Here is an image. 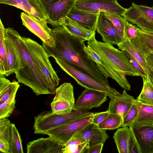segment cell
<instances>
[{"mask_svg": "<svg viewBox=\"0 0 153 153\" xmlns=\"http://www.w3.org/2000/svg\"><path fill=\"white\" fill-rule=\"evenodd\" d=\"M7 60L8 65V72L7 76L15 73L17 69L16 57L12 45L7 37L5 35Z\"/></svg>", "mask_w": 153, "mask_h": 153, "instance_id": "31", "label": "cell"}, {"mask_svg": "<svg viewBox=\"0 0 153 153\" xmlns=\"http://www.w3.org/2000/svg\"><path fill=\"white\" fill-rule=\"evenodd\" d=\"M108 138L106 130L99 128L92 122L77 132L71 139L88 141L90 146L100 143H104Z\"/></svg>", "mask_w": 153, "mask_h": 153, "instance_id": "19", "label": "cell"}, {"mask_svg": "<svg viewBox=\"0 0 153 153\" xmlns=\"http://www.w3.org/2000/svg\"><path fill=\"white\" fill-rule=\"evenodd\" d=\"M0 27V75L7 76L9 69L5 41V28L1 19Z\"/></svg>", "mask_w": 153, "mask_h": 153, "instance_id": "25", "label": "cell"}, {"mask_svg": "<svg viewBox=\"0 0 153 153\" xmlns=\"http://www.w3.org/2000/svg\"><path fill=\"white\" fill-rule=\"evenodd\" d=\"M148 76L153 85V70L147 66Z\"/></svg>", "mask_w": 153, "mask_h": 153, "instance_id": "43", "label": "cell"}, {"mask_svg": "<svg viewBox=\"0 0 153 153\" xmlns=\"http://www.w3.org/2000/svg\"><path fill=\"white\" fill-rule=\"evenodd\" d=\"M79 10L97 13L101 12L122 16L126 9L117 0H84L76 1L74 6Z\"/></svg>", "mask_w": 153, "mask_h": 153, "instance_id": "11", "label": "cell"}, {"mask_svg": "<svg viewBox=\"0 0 153 153\" xmlns=\"http://www.w3.org/2000/svg\"><path fill=\"white\" fill-rule=\"evenodd\" d=\"M129 127L137 140L140 153H153V124L134 122Z\"/></svg>", "mask_w": 153, "mask_h": 153, "instance_id": "15", "label": "cell"}, {"mask_svg": "<svg viewBox=\"0 0 153 153\" xmlns=\"http://www.w3.org/2000/svg\"><path fill=\"white\" fill-rule=\"evenodd\" d=\"M97 113L83 117L50 130L44 134L64 145L77 132L92 122Z\"/></svg>", "mask_w": 153, "mask_h": 153, "instance_id": "8", "label": "cell"}, {"mask_svg": "<svg viewBox=\"0 0 153 153\" xmlns=\"http://www.w3.org/2000/svg\"><path fill=\"white\" fill-rule=\"evenodd\" d=\"M146 31L148 34H149L150 36H151L153 39V32L147 31Z\"/></svg>", "mask_w": 153, "mask_h": 153, "instance_id": "44", "label": "cell"}, {"mask_svg": "<svg viewBox=\"0 0 153 153\" xmlns=\"http://www.w3.org/2000/svg\"><path fill=\"white\" fill-rule=\"evenodd\" d=\"M65 147L49 137L40 138L30 141L27 144V153H62Z\"/></svg>", "mask_w": 153, "mask_h": 153, "instance_id": "18", "label": "cell"}, {"mask_svg": "<svg viewBox=\"0 0 153 153\" xmlns=\"http://www.w3.org/2000/svg\"><path fill=\"white\" fill-rule=\"evenodd\" d=\"M10 145L11 153H24L20 136L15 125L13 123H11Z\"/></svg>", "mask_w": 153, "mask_h": 153, "instance_id": "32", "label": "cell"}, {"mask_svg": "<svg viewBox=\"0 0 153 153\" xmlns=\"http://www.w3.org/2000/svg\"><path fill=\"white\" fill-rule=\"evenodd\" d=\"M123 121V117L120 115L110 113L97 127L105 130L115 129L121 126Z\"/></svg>", "mask_w": 153, "mask_h": 153, "instance_id": "29", "label": "cell"}, {"mask_svg": "<svg viewBox=\"0 0 153 153\" xmlns=\"http://www.w3.org/2000/svg\"><path fill=\"white\" fill-rule=\"evenodd\" d=\"M21 18L22 25L42 42L52 46H54L51 35L52 29L48 26L47 20L38 18L25 12L21 13Z\"/></svg>", "mask_w": 153, "mask_h": 153, "instance_id": "12", "label": "cell"}, {"mask_svg": "<svg viewBox=\"0 0 153 153\" xmlns=\"http://www.w3.org/2000/svg\"><path fill=\"white\" fill-rule=\"evenodd\" d=\"M107 97L102 92L85 88L77 99L73 109L88 110L99 107L107 100Z\"/></svg>", "mask_w": 153, "mask_h": 153, "instance_id": "16", "label": "cell"}, {"mask_svg": "<svg viewBox=\"0 0 153 153\" xmlns=\"http://www.w3.org/2000/svg\"><path fill=\"white\" fill-rule=\"evenodd\" d=\"M104 13L105 15L111 22L124 40V18L122 17L121 16L114 13Z\"/></svg>", "mask_w": 153, "mask_h": 153, "instance_id": "34", "label": "cell"}, {"mask_svg": "<svg viewBox=\"0 0 153 153\" xmlns=\"http://www.w3.org/2000/svg\"><path fill=\"white\" fill-rule=\"evenodd\" d=\"M122 16L127 21L136 25L141 29L153 32V6L137 5L133 2Z\"/></svg>", "mask_w": 153, "mask_h": 153, "instance_id": "9", "label": "cell"}, {"mask_svg": "<svg viewBox=\"0 0 153 153\" xmlns=\"http://www.w3.org/2000/svg\"><path fill=\"white\" fill-rule=\"evenodd\" d=\"M0 3L13 6L38 18L47 20L37 0H0Z\"/></svg>", "mask_w": 153, "mask_h": 153, "instance_id": "20", "label": "cell"}, {"mask_svg": "<svg viewBox=\"0 0 153 153\" xmlns=\"http://www.w3.org/2000/svg\"><path fill=\"white\" fill-rule=\"evenodd\" d=\"M99 14L79 10L74 7L67 17L85 28L95 32Z\"/></svg>", "mask_w": 153, "mask_h": 153, "instance_id": "22", "label": "cell"}, {"mask_svg": "<svg viewBox=\"0 0 153 153\" xmlns=\"http://www.w3.org/2000/svg\"><path fill=\"white\" fill-rule=\"evenodd\" d=\"M23 38L51 90L55 94L60 79L50 62L49 57L42 45L36 41L28 37H23Z\"/></svg>", "mask_w": 153, "mask_h": 153, "instance_id": "6", "label": "cell"}, {"mask_svg": "<svg viewBox=\"0 0 153 153\" xmlns=\"http://www.w3.org/2000/svg\"><path fill=\"white\" fill-rule=\"evenodd\" d=\"M84 50L106 77L111 78L124 89L130 90L131 85L125 75L114 69L102 59L89 45H85Z\"/></svg>", "mask_w": 153, "mask_h": 153, "instance_id": "14", "label": "cell"}, {"mask_svg": "<svg viewBox=\"0 0 153 153\" xmlns=\"http://www.w3.org/2000/svg\"><path fill=\"white\" fill-rule=\"evenodd\" d=\"M11 123L7 118H0V143L10 146Z\"/></svg>", "mask_w": 153, "mask_h": 153, "instance_id": "33", "label": "cell"}, {"mask_svg": "<svg viewBox=\"0 0 153 153\" xmlns=\"http://www.w3.org/2000/svg\"><path fill=\"white\" fill-rule=\"evenodd\" d=\"M19 87V86L16 87L9 98L0 104V118H7L12 113L15 108L16 95Z\"/></svg>", "mask_w": 153, "mask_h": 153, "instance_id": "30", "label": "cell"}, {"mask_svg": "<svg viewBox=\"0 0 153 153\" xmlns=\"http://www.w3.org/2000/svg\"><path fill=\"white\" fill-rule=\"evenodd\" d=\"M61 69L74 78L77 84L88 88L100 91L105 94L111 99L121 95L120 93L110 85L102 83L93 77L75 68L69 63L59 58H54Z\"/></svg>", "mask_w": 153, "mask_h": 153, "instance_id": "5", "label": "cell"}, {"mask_svg": "<svg viewBox=\"0 0 153 153\" xmlns=\"http://www.w3.org/2000/svg\"><path fill=\"white\" fill-rule=\"evenodd\" d=\"M19 86L18 81L14 80L11 82L5 76L0 75V104L7 100L14 89Z\"/></svg>", "mask_w": 153, "mask_h": 153, "instance_id": "26", "label": "cell"}, {"mask_svg": "<svg viewBox=\"0 0 153 153\" xmlns=\"http://www.w3.org/2000/svg\"><path fill=\"white\" fill-rule=\"evenodd\" d=\"M109 112L106 111L97 113L94 117L92 123L98 126L108 116Z\"/></svg>", "mask_w": 153, "mask_h": 153, "instance_id": "40", "label": "cell"}, {"mask_svg": "<svg viewBox=\"0 0 153 153\" xmlns=\"http://www.w3.org/2000/svg\"><path fill=\"white\" fill-rule=\"evenodd\" d=\"M87 41L88 45L114 69L126 76H139L122 51L110 43L97 40L95 35Z\"/></svg>", "mask_w": 153, "mask_h": 153, "instance_id": "3", "label": "cell"}, {"mask_svg": "<svg viewBox=\"0 0 153 153\" xmlns=\"http://www.w3.org/2000/svg\"><path fill=\"white\" fill-rule=\"evenodd\" d=\"M134 100L125 89L120 95L111 99L107 111L109 113L120 115L123 119L131 108Z\"/></svg>", "mask_w": 153, "mask_h": 153, "instance_id": "21", "label": "cell"}, {"mask_svg": "<svg viewBox=\"0 0 153 153\" xmlns=\"http://www.w3.org/2000/svg\"><path fill=\"white\" fill-rule=\"evenodd\" d=\"M142 78L143 88L136 100L142 103L153 106V85L148 76Z\"/></svg>", "mask_w": 153, "mask_h": 153, "instance_id": "27", "label": "cell"}, {"mask_svg": "<svg viewBox=\"0 0 153 153\" xmlns=\"http://www.w3.org/2000/svg\"><path fill=\"white\" fill-rule=\"evenodd\" d=\"M61 25L72 35L86 41L95 35V32L85 28L67 17Z\"/></svg>", "mask_w": 153, "mask_h": 153, "instance_id": "23", "label": "cell"}, {"mask_svg": "<svg viewBox=\"0 0 153 153\" xmlns=\"http://www.w3.org/2000/svg\"><path fill=\"white\" fill-rule=\"evenodd\" d=\"M117 45L121 51L129 52L140 64L148 76L146 59L151 54L152 51L146 44L137 36L125 39Z\"/></svg>", "mask_w": 153, "mask_h": 153, "instance_id": "13", "label": "cell"}, {"mask_svg": "<svg viewBox=\"0 0 153 153\" xmlns=\"http://www.w3.org/2000/svg\"><path fill=\"white\" fill-rule=\"evenodd\" d=\"M96 30L104 42L117 45L124 40L104 12L100 13Z\"/></svg>", "mask_w": 153, "mask_h": 153, "instance_id": "17", "label": "cell"}, {"mask_svg": "<svg viewBox=\"0 0 153 153\" xmlns=\"http://www.w3.org/2000/svg\"><path fill=\"white\" fill-rule=\"evenodd\" d=\"M128 153H140L139 145L131 131L128 142Z\"/></svg>", "mask_w": 153, "mask_h": 153, "instance_id": "39", "label": "cell"}, {"mask_svg": "<svg viewBox=\"0 0 153 153\" xmlns=\"http://www.w3.org/2000/svg\"><path fill=\"white\" fill-rule=\"evenodd\" d=\"M147 66L153 70V55L150 54L146 59Z\"/></svg>", "mask_w": 153, "mask_h": 153, "instance_id": "42", "label": "cell"}, {"mask_svg": "<svg viewBox=\"0 0 153 153\" xmlns=\"http://www.w3.org/2000/svg\"><path fill=\"white\" fill-rule=\"evenodd\" d=\"M138 28L129 23L125 19L124 40L130 39L131 38L137 36H138Z\"/></svg>", "mask_w": 153, "mask_h": 153, "instance_id": "36", "label": "cell"}, {"mask_svg": "<svg viewBox=\"0 0 153 153\" xmlns=\"http://www.w3.org/2000/svg\"><path fill=\"white\" fill-rule=\"evenodd\" d=\"M139 109L138 116L134 122L153 124V106L145 104L134 100Z\"/></svg>", "mask_w": 153, "mask_h": 153, "instance_id": "28", "label": "cell"}, {"mask_svg": "<svg viewBox=\"0 0 153 153\" xmlns=\"http://www.w3.org/2000/svg\"><path fill=\"white\" fill-rule=\"evenodd\" d=\"M5 35L14 51L17 63L15 73L19 83L30 88L36 94H54L34 57L18 32L10 27L5 28Z\"/></svg>", "mask_w": 153, "mask_h": 153, "instance_id": "2", "label": "cell"}, {"mask_svg": "<svg viewBox=\"0 0 153 153\" xmlns=\"http://www.w3.org/2000/svg\"><path fill=\"white\" fill-rule=\"evenodd\" d=\"M138 36L145 42L152 51L151 54L153 55V39L145 30L138 28Z\"/></svg>", "mask_w": 153, "mask_h": 153, "instance_id": "38", "label": "cell"}, {"mask_svg": "<svg viewBox=\"0 0 153 153\" xmlns=\"http://www.w3.org/2000/svg\"><path fill=\"white\" fill-rule=\"evenodd\" d=\"M104 143H97L90 146L88 153H100L101 152Z\"/></svg>", "mask_w": 153, "mask_h": 153, "instance_id": "41", "label": "cell"}, {"mask_svg": "<svg viewBox=\"0 0 153 153\" xmlns=\"http://www.w3.org/2000/svg\"><path fill=\"white\" fill-rule=\"evenodd\" d=\"M131 132L129 127L118 128L114 133L113 138L119 153H128V142Z\"/></svg>", "mask_w": 153, "mask_h": 153, "instance_id": "24", "label": "cell"}, {"mask_svg": "<svg viewBox=\"0 0 153 153\" xmlns=\"http://www.w3.org/2000/svg\"><path fill=\"white\" fill-rule=\"evenodd\" d=\"M134 100L131 108L123 119L121 126L122 127L129 126L131 125L134 122L137 117L139 109Z\"/></svg>", "mask_w": 153, "mask_h": 153, "instance_id": "35", "label": "cell"}, {"mask_svg": "<svg viewBox=\"0 0 153 153\" xmlns=\"http://www.w3.org/2000/svg\"><path fill=\"white\" fill-rule=\"evenodd\" d=\"M122 51L127 57L133 68L139 74V76L142 78L148 76L140 64L129 52L126 50Z\"/></svg>", "mask_w": 153, "mask_h": 153, "instance_id": "37", "label": "cell"}, {"mask_svg": "<svg viewBox=\"0 0 153 153\" xmlns=\"http://www.w3.org/2000/svg\"><path fill=\"white\" fill-rule=\"evenodd\" d=\"M55 94L51 103L52 111L58 114L70 113L75 104L74 87L71 84L62 83L56 88Z\"/></svg>", "mask_w": 153, "mask_h": 153, "instance_id": "10", "label": "cell"}, {"mask_svg": "<svg viewBox=\"0 0 153 153\" xmlns=\"http://www.w3.org/2000/svg\"><path fill=\"white\" fill-rule=\"evenodd\" d=\"M51 35L54 46L43 42L42 45L49 57L62 59L99 81L110 85L108 78L85 51V39L72 35L61 25L52 29Z\"/></svg>", "mask_w": 153, "mask_h": 153, "instance_id": "1", "label": "cell"}, {"mask_svg": "<svg viewBox=\"0 0 153 153\" xmlns=\"http://www.w3.org/2000/svg\"><path fill=\"white\" fill-rule=\"evenodd\" d=\"M93 113L88 110L76 109L63 114H56L52 110L42 112L34 117L33 126L34 133L44 134L50 130Z\"/></svg>", "mask_w": 153, "mask_h": 153, "instance_id": "4", "label": "cell"}, {"mask_svg": "<svg viewBox=\"0 0 153 153\" xmlns=\"http://www.w3.org/2000/svg\"><path fill=\"white\" fill-rule=\"evenodd\" d=\"M53 27L61 25L76 0H37Z\"/></svg>", "mask_w": 153, "mask_h": 153, "instance_id": "7", "label": "cell"}, {"mask_svg": "<svg viewBox=\"0 0 153 153\" xmlns=\"http://www.w3.org/2000/svg\"><path fill=\"white\" fill-rule=\"evenodd\" d=\"M82 0H76V1H82Z\"/></svg>", "mask_w": 153, "mask_h": 153, "instance_id": "45", "label": "cell"}]
</instances>
